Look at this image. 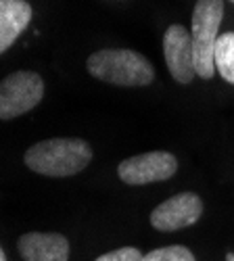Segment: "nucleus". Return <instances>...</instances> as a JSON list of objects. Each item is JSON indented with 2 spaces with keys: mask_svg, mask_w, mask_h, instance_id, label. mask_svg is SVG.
Segmentation results:
<instances>
[{
  "mask_svg": "<svg viewBox=\"0 0 234 261\" xmlns=\"http://www.w3.org/2000/svg\"><path fill=\"white\" fill-rule=\"evenodd\" d=\"M92 161V148L82 138H50L36 142L25 153V165L48 178H69Z\"/></svg>",
  "mask_w": 234,
  "mask_h": 261,
  "instance_id": "f257e3e1",
  "label": "nucleus"
},
{
  "mask_svg": "<svg viewBox=\"0 0 234 261\" xmlns=\"http://www.w3.org/2000/svg\"><path fill=\"white\" fill-rule=\"evenodd\" d=\"M88 73L94 80L113 86L138 88L148 86L155 80V69L148 59L130 48H102L88 57Z\"/></svg>",
  "mask_w": 234,
  "mask_h": 261,
  "instance_id": "f03ea898",
  "label": "nucleus"
},
{
  "mask_svg": "<svg viewBox=\"0 0 234 261\" xmlns=\"http://www.w3.org/2000/svg\"><path fill=\"white\" fill-rule=\"evenodd\" d=\"M224 19V0H197L193 11V48L197 75L211 80L216 73V42Z\"/></svg>",
  "mask_w": 234,
  "mask_h": 261,
  "instance_id": "7ed1b4c3",
  "label": "nucleus"
},
{
  "mask_svg": "<svg viewBox=\"0 0 234 261\" xmlns=\"http://www.w3.org/2000/svg\"><path fill=\"white\" fill-rule=\"evenodd\" d=\"M44 96V80L34 71H15L0 82V119L23 115Z\"/></svg>",
  "mask_w": 234,
  "mask_h": 261,
  "instance_id": "20e7f679",
  "label": "nucleus"
},
{
  "mask_svg": "<svg viewBox=\"0 0 234 261\" xmlns=\"http://www.w3.org/2000/svg\"><path fill=\"white\" fill-rule=\"evenodd\" d=\"M178 171V159L167 150H151L130 159H123L117 165V176L130 186H142L169 180Z\"/></svg>",
  "mask_w": 234,
  "mask_h": 261,
  "instance_id": "39448f33",
  "label": "nucleus"
},
{
  "mask_svg": "<svg viewBox=\"0 0 234 261\" xmlns=\"http://www.w3.org/2000/svg\"><path fill=\"white\" fill-rule=\"evenodd\" d=\"M163 57L169 73L178 84L186 86L195 80L197 67H195V48H193L190 30L178 23L169 25L163 36Z\"/></svg>",
  "mask_w": 234,
  "mask_h": 261,
  "instance_id": "423d86ee",
  "label": "nucleus"
},
{
  "mask_svg": "<svg viewBox=\"0 0 234 261\" xmlns=\"http://www.w3.org/2000/svg\"><path fill=\"white\" fill-rule=\"evenodd\" d=\"M203 201L195 192H180L157 205L151 213V226L161 232H176L201 220Z\"/></svg>",
  "mask_w": 234,
  "mask_h": 261,
  "instance_id": "0eeeda50",
  "label": "nucleus"
},
{
  "mask_svg": "<svg viewBox=\"0 0 234 261\" xmlns=\"http://www.w3.org/2000/svg\"><path fill=\"white\" fill-rule=\"evenodd\" d=\"M17 249L25 261H69V241L57 232H28Z\"/></svg>",
  "mask_w": 234,
  "mask_h": 261,
  "instance_id": "6e6552de",
  "label": "nucleus"
},
{
  "mask_svg": "<svg viewBox=\"0 0 234 261\" xmlns=\"http://www.w3.org/2000/svg\"><path fill=\"white\" fill-rule=\"evenodd\" d=\"M32 15L34 11L28 0H0V55L28 30Z\"/></svg>",
  "mask_w": 234,
  "mask_h": 261,
  "instance_id": "1a4fd4ad",
  "label": "nucleus"
},
{
  "mask_svg": "<svg viewBox=\"0 0 234 261\" xmlns=\"http://www.w3.org/2000/svg\"><path fill=\"white\" fill-rule=\"evenodd\" d=\"M214 59H216V69L220 71V75L228 84H234V32H224L218 36Z\"/></svg>",
  "mask_w": 234,
  "mask_h": 261,
  "instance_id": "9d476101",
  "label": "nucleus"
},
{
  "mask_svg": "<svg viewBox=\"0 0 234 261\" xmlns=\"http://www.w3.org/2000/svg\"><path fill=\"white\" fill-rule=\"evenodd\" d=\"M144 261H197V259L190 249L182 245H172L151 251L148 255H144Z\"/></svg>",
  "mask_w": 234,
  "mask_h": 261,
  "instance_id": "9b49d317",
  "label": "nucleus"
},
{
  "mask_svg": "<svg viewBox=\"0 0 234 261\" xmlns=\"http://www.w3.org/2000/svg\"><path fill=\"white\" fill-rule=\"evenodd\" d=\"M94 261H144V255L136 247H121L96 257Z\"/></svg>",
  "mask_w": 234,
  "mask_h": 261,
  "instance_id": "f8f14e48",
  "label": "nucleus"
},
{
  "mask_svg": "<svg viewBox=\"0 0 234 261\" xmlns=\"http://www.w3.org/2000/svg\"><path fill=\"white\" fill-rule=\"evenodd\" d=\"M0 261H7V255H5V251H3V247H0Z\"/></svg>",
  "mask_w": 234,
  "mask_h": 261,
  "instance_id": "ddd939ff",
  "label": "nucleus"
},
{
  "mask_svg": "<svg viewBox=\"0 0 234 261\" xmlns=\"http://www.w3.org/2000/svg\"><path fill=\"white\" fill-rule=\"evenodd\" d=\"M228 261H234V257H232V255H230V257H228Z\"/></svg>",
  "mask_w": 234,
  "mask_h": 261,
  "instance_id": "4468645a",
  "label": "nucleus"
},
{
  "mask_svg": "<svg viewBox=\"0 0 234 261\" xmlns=\"http://www.w3.org/2000/svg\"><path fill=\"white\" fill-rule=\"evenodd\" d=\"M230 3H232V5H234V0H230Z\"/></svg>",
  "mask_w": 234,
  "mask_h": 261,
  "instance_id": "2eb2a0df",
  "label": "nucleus"
}]
</instances>
